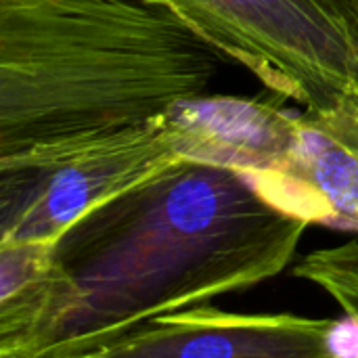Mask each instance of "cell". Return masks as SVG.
Returning a JSON list of instances; mask_svg holds the SVG:
<instances>
[{"mask_svg":"<svg viewBox=\"0 0 358 358\" xmlns=\"http://www.w3.org/2000/svg\"><path fill=\"white\" fill-rule=\"evenodd\" d=\"M266 99L203 94L168 113L185 159L206 162L241 174L277 170L289 155L300 113Z\"/></svg>","mask_w":358,"mask_h":358,"instance_id":"52a82bcc","label":"cell"},{"mask_svg":"<svg viewBox=\"0 0 358 358\" xmlns=\"http://www.w3.org/2000/svg\"><path fill=\"white\" fill-rule=\"evenodd\" d=\"M308 227L241 172L182 159L52 243L44 313L8 357L90 352L157 317L252 289L289 266Z\"/></svg>","mask_w":358,"mask_h":358,"instance_id":"6da1fadb","label":"cell"},{"mask_svg":"<svg viewBox=\"0 0 358 358\" xmlns=\"http://www.w3.org/2000/svg\"><path fill=\"white\" fill-rule=\"evenodd\" d=\"M229 63L306 113L358 107V27L321 0H166Z\"/></svg>","mask_w":358,"mask_h":358,"instance_id":"3957f363","label":"cell"},{"mask_svg":"<svg viewBox=\"0 0 358 358\" xmlns=\"http://www.w3.org/2000/svg\"><path fill=\"white\" fill-rule=\"evenodd\" d=\"M166 117L0 157V243H55L99 206L182 162Z\"/></svg>","mask_w":358,"mask_h":358,"instance_id":"277c9868","label":"cell"},{"mask_svg":"<svg viewBox=\"0 0 358 358\" xmlns=\"http://www.w3.org/2000/svg\"><path fill=\"white\" fill-rule=\"evenodd\" d=\"M224 65L166 0H0V157L166 117Z\"/></svg>","mask_w":358,"mask_h":358,"instance_id":"7a4b0ae2","label":"cell"},{"mask_svg":"<svg viewBox=\"0 0 358 358\" xmlns=\"http://www.w3.org/2000/svg\"><path fill=\"white\" fill-rule=\"evenodd\" d=\"M321 2L334 8L336 13H340L342 17H346L350 23H355L358 27V0H321Z\"/></svg>","mask_w":358,"mask_h":358,"instance_id":"30bf717a","label":"cell"},{"mask_svg":"<svg viewBox=\"0 0 358 358\" xmlns=\"http://www.w3.org/2000/svg\"><path fill=\"white\" fill-rule=\"evenodd\" d=\"M243 176L287 216L358 233V107L302 111L287 159L277 170Z\"/></svg>","mask_w":358,"mask_h":358,"instance_id":"8992f818","label":"cell"},{"mask_svg":"<svg viewBox=\"0 0 358 358\" xmlns=\"http://www.w3.org/2000/svg\"><path fill=\"white\" fill-rule=\"evenodd\" d=\"M294 273L323 289L346 317L358 321V241L315 250L302 256Z\"/></svg>","mask_w":358,"mask_h":358,"instance_id":"9c48e42d","label":"cell"},{"mask_svg":"<svg viewBox=\"0 0 358 358\" xmlns=\"http://www.w3.org/2000/svg\"><path fill=\"white\" fill-rule=\"evenodd\" d=\"M61 358H88V357H84V355H73V357H61Z\"/></svg>","mask_w":358,"mask_h":358,"instance_id":"8fae6325","label":"cell"},{"mask_svg":"<svg viewBox=\"0 0 358 358\" xmlns=\"http://www.w3.org/2000/svg\"><path fill=\"white\" fill-rule=\"evenodd\" d=\"M52 281V243H0V355L38 325Z\"/></svg>","mask_w":358,"mask_h":358,"instance_id":"ba28073f","label":"cell"},{"mask_svg":"<svg viewBox=\"0 0 358 358\" xmlns=\"http://www.w3.org/2000/svg\"><path fill=\"white\" fill-rule=\"evenodd\" d=\"M88 358H358V321L227 313L210 304L164 315L82 352Z\"/></svg>","mask_w":358,"mask_h":358,"instance_id":"5b68a950","label":"cell"},{"mask_svg":"<svg viewBox=\"0 0 358 358\" xmlns=\"http://www.w3.org/2000/svg\"><path fill=\"white\" fill-rule=\"evenodd\" d=\"M0 358H15V357H8V355H0Z\"/></svg>","mask_w":358,"mask_h":358,"instance_id":"7c38bea8","label":"cell"}]
</instances>
